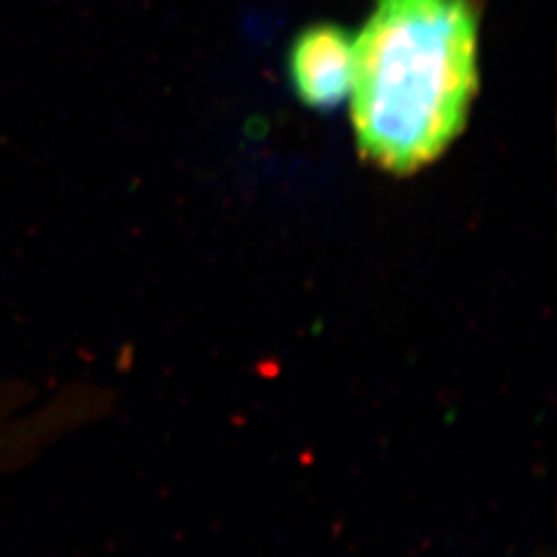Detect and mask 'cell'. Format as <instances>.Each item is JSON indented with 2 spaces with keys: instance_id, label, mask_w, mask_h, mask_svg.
<instances>
[{
  "instance_id": "3957f363",
  "label": "cell",
  "mask_w": 557,
  "mask_h": 557,
  "mask_svg": "<svg viewBox=\"0 0 557 557\" xmlns=\"http://www.w3.org/2000/svg\"><path fill=\"white\" fill-rule=\"evenodd\" d=\"M0 442H2V440H0Z\"/></svg>"
},
{
  "instance_id": "7a4b0ae2",
  "label": "cell",
  "mask_w": 557,
  "mask_h": 557,
  "mask_svg": "<svg viewBox=\"0 0 557 557\" xmlns=\"http://www.w3.org/2000/svg\"><path fill=\"white\" fill-rule=\"evenodd\" d=\"M356 71V40L337 25H314L294 41L289 75L308 108L331 110L349 98Z\"/></svg>"
},
{
  "instance_id": "6da1fadb",
  "label": "cell",
  "mask_w": 557,
  "mask_h": 557,
  "mask_svg": "<svg viewBox=\"0 0 557 557\" xmlns=\"http://www.w3.org/2000/svg\"><path fill=\"white\" fill-rule=\"evenodd\" d=\"M478 32L473 0H376L349 94L363 158L407 174L448 149L478 91Z\"/></svg>"
}]
</instances>
